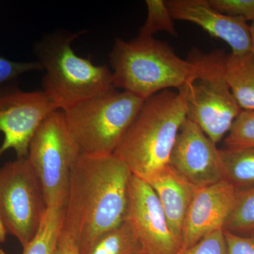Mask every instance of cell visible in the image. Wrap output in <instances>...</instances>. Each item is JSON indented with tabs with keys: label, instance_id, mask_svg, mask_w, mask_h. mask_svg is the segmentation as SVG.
Instances as JSON below:
<instances>
[{
	"label": "cell",
	"instance_id": "6da1fadb",
	"mask_svg": "<svg viewBox=\"0 0 254 254\" xmlns=\"http://www.w3.org/2000/svg\"><path fill=\"white\" fill-rule=\"evenodd\" d=\"M132 174L115 155H80L71 171L63 230L86 250L125 221Z\"/></svg>",
	"mask_w": 254,
	"mask_h": 254
},
{
	"label": "cell",
	"instance_id": "7a4b0ae2",
	"mask_svg": "<svg viewBox=\"0 0 254 254\" xmlns=\"http://www.w3.org/2000/svg\"><path fill=\"white\" fill-rule=\"evenodd\" d=\"M186 119L178 92H159L145 100L113 155L126 164L132 175L147 182L168 166Z\"/></svg>",
	"mask_w": 254,
	"mask_h": 254
},
{
	"label": "cell",
	"instance_id": "3957f363",
	"mask_svg": "<svg viewBox=\"0 0 254 254\" xmlns=\"http://www.w3.org/2000/svg\"><path fill=\"white\" fill-rule=\"evenodd\" d=\"M115 88L146 100L159 92L178 90L199 71L194 60L180 58L165 42L138 36L117 38L110 53Z\"/></svg>",
	"mask_w": 254,
	"mask_h": 254
},
{
	"label": "cell",
	"instance_id": "277c9868",
	"mask_svg": "<svg viewBox=\"0 0 254 254\" xmlns=\"http://www.w3.org/2000/svg\"><path fill=\"white\" fill-rule=\"evenodd\" d=\"M79 35H56L38 46V62L46 71L43 91L59 110L115 89L106 65H95L73 51L71 42Z\"/></svg>",
	"mask_w": 254,
	"mask_h": 254
},
{
	"label": "cell",
	"instance_id": "5b68a950",
	"mask_svg": "<svg viewBox=\"0 0 254 254\" xmlns=\"http://www.w3.org/2000/svg\"><path fill=\"white\" fill-rule=\"evenodd\" d=\"M144 102L114 89L63 110L80 153L113 154Z\"/></svg>",
	"mask_w": 254,
	"mask_h": 254
},
{
	"label": "cell",
	"instance_id": "8992f818",
	"mask_svg": "<svg viewBox=\"0 0 254 254\" xmlns=\"http://www.w3.org/2000/svg\"><path fill=\"white\" fill-rule=\"evenodd\" d=\"M225 53L219 50L190 55L199 67L198 73L177 90L187 118L195 124L215 144L230 131L242 111L224 76Z\"/></svg>",
	"mask_w": 254,
	"mask_h": 254
},
{
	"label": "cell",
	"instance_id": "52a82bcc",
	"mask_svg": "<svg viewBox=\"0 0 254 254\" xmlns=\"http://www.w3.org/2000/svg\"><path fill=\"white\" fill-rule=\"evenodd\" d=\"M80 155L64 112L56 110L38 128L26 157L41 184L48 208H65L71 171Z\"/></svg>",
	"mask_w": 254,
	"mask_h": 254
},
{
	"label": "cell",
	"instance_id": "ba28073f",
	"mask_svg": "<svg viewBox=\"0 0 254 254\" xmlns=\"http://www.w3.org/2000/svg\"><path fill=\"white\" fill-rule=\"evenodd\" d=\"M47 208L41 184L27 158L0 167V242L10 234L24 247L38 232Z\"/></svg>",
	"mask_w": 254,
	"mask_h": 254
},
{
	"label": "cell",
	"instance_id": "9c48e42d",
	"mask_svg": "<svg viewBox=\"0 0 254 254\" xmlns=\"http://www.w3.org/2000/svg\"><path fill=\"white\" fill-rule=\"evenodd\" d=\"M58 107L43 91L26 92L17 88L0 89V133L4 141L0 158L14 150L17 158H26L39 127Z\"/></svg>",
	"mask_w": 254,
	"mask_h": 254
},
{
	"label": "cell",
	"instance_id": "30bf717a",
	"mask_svg": "<svg viewBox=\"0 0 254 254\" xmlns=\"http://www.w3.org/2000/svg\"><path fill=\"white\" fill-rule=\"evenodd\" d=\"M126 220L144 254H180L182 245L170 230L156 193L149 184L132 175Z\"/></svg>",
	"mask_w": 254,
	"mask_h": 254
},
{
	"label": "cell",
	"instance_id": "8fae6325",
	"mask_svg": "<svg viewBox=\"0 0 254 254\" xmlns=\"http://www.w3.org/2000/svg\"><path fill=\"white\" fill-rule=\"evenodd\" d=\"M169 166L195 188L225 180L220 150L187 118L177 134Z\"/></svg>",
	"mask_w": 254,
	"mask_h": 254
},
{
	"label": "cell",
	"instance_id": "7c38bea8",
	"mask_svg": "<svg viewBox=\"0 0 254 254\" xmlns=\"http://www.w3.org/2000/svg\"><path fill=\"white\" fill-rule=\"evenodd\" d=\"M165 3L174 20L200 26L210 36L227 43L232 54L252 53L250 25L244 18L219 12L208 0H167Z\"/></svg>",
	"mask_w": 254,
	"mask_h": 254
},
{
	"label": "cell",
	"instance_id": "4fadbf2b",
	"mask_svg": "<svg viewBox=\"0 0 254 254\" xmlns=\"http://www.w3.org/2000/svg\"><path fill=\"white\" fill-rule=\"evenodd\" d=\"M236 195V189L225 180L196 188L185 220L182 251L208 234L223 230Z\"/></svg>",
	"mask_w": 254,
	"mask_h": 254
},
{
	"label": "cell",
	"instance_id": "5bb4252c",
	"mask_svg": "<svg viewBox=\"0 0 254 254\" xmlns=\"http://www.w3.org/2000/svg\"><path fill=\"white\" fill-rule=\"evenodd\" d=\"M146 182L156 193L170 230L182 249L185 220L196 188L177 175L169 165Z\"/></svg>",
	"mask_w": 254,
	"mask_h": 254
},
{
	"label": "cell",
	"instance_id": "9a60e30c",
	"mask_svg": "<svg viewBox=\"0 0 254 254\" xmlns=\"http://www.w3.org/2000/svg\"><path fill=\"white\" fill-rule=\"evenodd\" d=\"M224 76L241 110L254 111V57L252 53L225 55Z\"/></svg>",
	"mask_w": 254,
	"mask_h": 254
},
{
	"label": "cell",
	"instance_id": "2e32d148",
	"mask_svg": "<svg viewBox=\"0 0 254 254\" xmlns=\"http://www.w3.org/2000/svg\"><path fill=\"white\" fill-rule=\"evenodd\" d=\"M225 180L237 190L254 187V148L220 150Z\"/></svg>",
	"mask_w": 254,
	"mask_h": 254
},
{
	"label": "cell",
	"instance_id": "e0dca14e",
	"mask_svg": "<svg viewBox=\"0 0 254 254\" xmlns=\"http://www.w3.org/2000/svg\"><path fill=\"white\" fill-rule=\"evenodd\" d=\"M64 207L47 208L39 229L31 242L23 247L22 254H55L63 230Z\"/></svg>",
	"mask_w": 254,
	"mask_h": 254
},
{
	"label": "cell",
	"instance_id": "ac0fdd59",
	"mask_svg": "<svg viewBox=\"0 0 254 254\" xmlns=\"http://www.w3.org/2000/svg\"><path fill=\"white\" fill-rule=\"evenodd\" d=\"M141 246L126 219L100 235L81 254H138Z\"/></svg>",
	"mask_w": 254,
	"mask_h": 254
},
{
	"label": "cell",
	"instance_id": "d6986e66",
	"mask_svg": "<svg viewBox=\"0 0 254 254\" xmlns=\"http://www.w3.org/2000/svg\"><path fill=\"white\" fill-rule=\"evenodd\" d=\"M223 231L240 235L254 232V187L237 190L235 203Z\"/></svg>",
	"mask_w": 254,
	"mask_h": 254
},
{
	"label": "cell",
	"instance_id": "ffe728a7",
	"mask_svg": "<svg viewBox=\"0 0 254 254\" xmlns=\"http://www.w3.org/2000/svg\"><path fill=\"white\" fill-rule=\"evenodd\" d=\"M145 4L148 10V16L140 29L138 36L151 38L155 33L163 31L177 37L174 19L165 0H146Z\"/></svg>",
	"mask_w": 254,
	"mask_h": 254
},
{
	"label": "cell",
	"instance_id": "44dd1931",
	"mask_svg": "<svg viewBox=\"0 0 254 254\" xmlns=\"http://www.w3.org/2000/svg\"><path fill=\"white\" fill-rule=\"evenodd\" d=\"M225 149L254 148V111L242 110L225 137Z\"/></svg>",
	"mask_w": 254,
	"mask_h": 254
},
{
	"label": "cell",
	"instance_id": "7402d4cb",
	"mask_svg": "<svg viewBox=\"0 0 254 254\" xmlns=\"http://www.w3.org/2000/svg\"><path fill=\"white\" fill-rule=\"evenodd\" d=\"M208 2L222 14L242 18L247 21L254 20V0H208Z\"/></svg>",
	"mask_w": 254,
	"mask_h": 254
},
{
	"label": "cell",
	"instance_id": "603a6c76",
	"mask_svg": "<svg viewBox=\"0 0 254 254\" xmlns=\"http://www.w3.org/2000/svg\"><path fill=\"white\" fill-rule=\"evenodd\" d=\"M180 254H227L223 230L208 234L195 245L181 251Z\"/></svg>",
	"mask_w": 254,
	"mask_h": 254
},
{
	"label": "cell",
	"instance_id": "cb8c5ba5",
	"mask_svg": "<svg viewBox=\"0 0 254 254\" xmlns=\"http://www.w3.org/2000/svg\"><path fill=\"white\" fill-rule=\"evenodd\" d=\"M37 70H43L39 62L18 63L0 57V86L13 81L23 73Z\"/></svg>",
	"mask_w": 254,
	"mask_h": 254
},
{
	"label": "cell",
	"instance_id": "d4e9b609",
	"mask_svg": "<svg viewBox=\"0 0 254 254\" xmlns=\"http://www.w3.org/2000/svg\"><path fill=\"white\" fill-rule=\"evenodd\" d=\"M227 254H254V232L245 235L224 231Z\"/></svg>",
	"mask_w": 254,
	"mask_h": 254
},
{
	"label": "cell",
	"instance_id": "484cf974",
	"mask_svg": "<svg viewBox=\"0 0 254 254\" xmlns=\"http://www.w3.org/2000/svg\"><path fill=\"white\" fill-rule=\"evenodd\" d=\"M55 254H81L77 244L73 240L72 237L63 230L58 240Z\"/></svg>",
	"mask_w": 254,
	"mask_h": 254
},
{
	"label": "cell",
	"instance_id": "4316f807",
	"mask_svg": "<svg viewBox=\"0 0 254 254\" xmlns=\"http://www.w3.org/2000/svg\"><path fill=\"white\" fill-rule=\"evenodd\" d=\"M250 30H251V36H252V55H253L254 57V20L253 21H252V23H251Z\"/></svg>",
	"mask_w": 254,
	"mask_h": 254
},
{
	"label": "cell",
	"instance_id": "83f0119b",
	"mask_svg": "<svg viewBox=\"0 0 254 254\" xmlns=\"http://www.w3.org/2000/svg\"><path fill=\"white\" fill-rule=\"evenodd\" d=\"M0 254H6L4 250L0 248Z\"/></svg>",
	"mask_w": 254,
	"mask_h": 254
},
{
	"label": "cell",
	"instance_id": "f1b7e54d",
	"mask_svg": "<svg viewBox=\"0 0 254 254\" xmlns=\"http://www.w3.org/2000/svg\"><path fill=\"white\" fill-rule=\"evenodd\" d=\"M143 254V253H142V252H141V253H140V254Z\"/></svg>",
	"mask_w": 254,
	"mask_h": 254
}]
</instances>
